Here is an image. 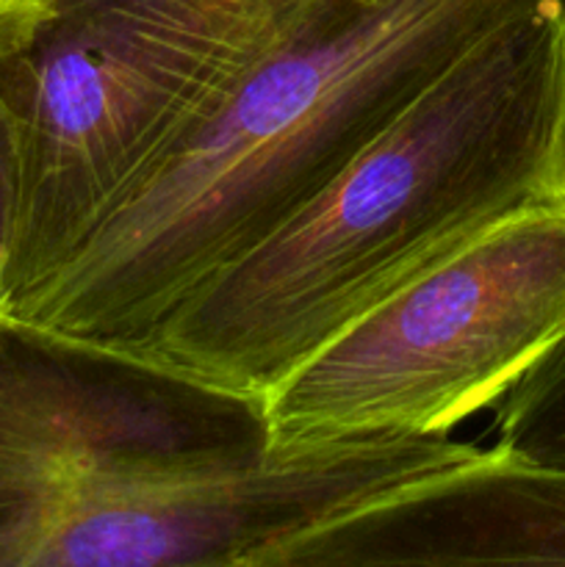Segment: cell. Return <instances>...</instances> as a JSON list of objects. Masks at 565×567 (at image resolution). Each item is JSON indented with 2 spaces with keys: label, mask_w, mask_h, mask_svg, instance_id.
Masks as SVG:
<instances>
[{
  "label": "cell",
  "mask_w": 565,
  "mask_h": 567,
  "mask_svg": "<svg viewBox=\"0 0 565 567\" xmlns=\"http://www.w3.org/2000/svg\"><path fill=\"white\" fill-rule=\"evenodd\" d=\"M14 3H17V0H0V11H6L9 6H14Z\"/></svg>",
  "instance_id": "cell-11"
},
{
  "label": "cell",
  "mask_w": 565,
  "mask_h": 567,
  "mask_svg": "<svg viewBox=\"0 0 565 567\" xmlns=\"http://www.w3.org/2000/svg\"><path fill=\"white\" fill-rule=\"evenodd\" d=\"M482 452L449 435L358 437L144 480L55 520L31 567H264L294 537Z\"/></svg>",
  "instance_id": "cell-6"
},
{
  "label": "cell",
  "mask_w": 565,
  "mask_h": 567,
  "mask_svg": "<svg viewBox=\"0 0 565 567\" xmlns=\"http://www.w3.org/2000/svg\"><path fill=\"white\" fill-rule=\"evenodd\" d=\"M565 332V199L499 221L264 393L271 449L449 435Z\"/></svg>",
  "instance_id": "cell-4"
},
{
  "label": "cell",
  "mask_w": 565,
  "mask_h": 567,
  "mask_svg": "<svg viewBox=\"0 0 565 567\" xmlns=\"http://www.w3.org/2000/svg\"><path fill=\"white\" fill-rule=\"evenodd\" d=\"M14 197H17L14 142H11L9 116H6L3 103H0V305H3L6 258H9L11 227H14Z\"/></svg>",
  "instance_id": "cell-10"
},
{
  "label": "cell",
  "mask_w": 565,
  "mask_h": 567,
  "mask_svg": "<svg viewBox=\"0 0 565 567\" xmlns=\"http://www.w3.org/2000/svg\"><path fill=\"white\" fill-rule=\"evenodd\" d=\"M496 452L565 471V332L496 402Z\"/></svg>",
  "instance_id": "cell-8"
},
{
  "label": "cell",
  "mask_w": 565,
  "mask_h": 567,
  "mask_svg": "<svg viewBox=\"0 0 565 567\" xmlns=\"http://www.w3.org/2000/svg\"><path fill=\"white\" fill-rule=\"evenodd\" d=\"M269 449L264 396L0 313V567L97 493Z\"/></svg>",
  "instance_id": "cell-5"
},
{
  "label": "cell",
  "mask_w": 565,
  "mask_h": 567,
  "mask_svg": "<svg viewBox=\"0 0 565 567\" xmlns=\"http://www.w3.org/2000/svg\"><path fill=\"white\" fill-rule=\"evenodd\" d=\"M530 0H297L14 310L138 349L194 286L291 221L432 78Z\"/></svg>",
  "instance_id": "cell-2"
},
{
  "label": "cell",
  "mask_w": 565,
  "mask_h": 567,
  "mask_svg": "<svg viewBox=\"0 0 565 567\" xmlns=\"http://www.w3.org/2000/svg\"><path fill=\"white\" fill-rule=\"evenodd\" d=\"M563 199L565 0H530L133 352L264 396L399 286L499 221Z\"/></svg>",
  "instance_id": "cell-1"
},
{
  "label": "cell",
  "mask_w": 565,
  "mask_h": 567,
  "mask_svg": "<svg viewBox=\"0 0 565 567\" xmlns=\"http://www.w3.org/2000/svg\"><path fill=\"white\" fill-rule=\"evenodd\" d=\"M282 17L203 20L116 0H17L0 11V103L17 172L0 313H14L70 260Z\"/></svg>",
  "instance_id": "cell-3"
},
{
  "label": "cell",
  "mask_w": 565,
  "mask_h": 567,
  "mask_svg": "<svg viewBox=\"0 0 565 567\" xmlns=\"http://www.w3.org/2000/svg\"><path fill=\"white\" fill-rule=\"evenodd\" d=\"M565 565V471L485 449L294 537L264 567Z\"/></svg>",
  "instance_id": "cell-7"
},
{
  "label": "cell",
  "mask_w": 565,
  "mask_h": 567,
  "mask_svg": "<svg viewBox=\"0 0 565 567\" xmlns=\"http://www.w3.org/2000/svg\"><path fill=\"white\" fill-rule=\"evenodd\" d=\"M203 20H280L297 0H116Z\"/></svg>",
  "instance_id": "cell-9"
}]
</instances>
